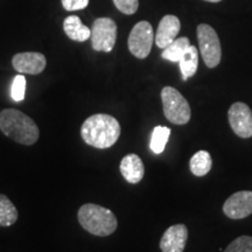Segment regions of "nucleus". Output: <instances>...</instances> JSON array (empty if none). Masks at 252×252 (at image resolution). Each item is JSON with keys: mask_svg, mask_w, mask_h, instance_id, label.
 I'll list each match as a JSON object with an SVG mask.
<instances>
[{"mask_svg": "<svg viewBox=\"0 0 252 252\" xmlns=\"http://www.w3.org/2000/svg\"><path fill=\"white\" fill-rule=\"evenodd\" d=\"M121 124L117 119L105 113L90 116L81 126V137L94 149H109L117 143L121 135Z\"/></svg>", "mask_w": 252, "mask_h": 252, "instance_id": "f257e3e1", "label": "nucleus"}, {"mask_svg": "<svg viewBox=\"0 0 252 252\" xmlns=\"http://www.w3.org/2000/svg\"><path fill=\"white\" fill-rule=\"evenodd\" d=\"M0 130L15 143L26 146L35 144L40 135L35 122L17 109H5L0 112Z\"/></svg>", "mask_w": 252, "mask_h": 252, "instance_id": "f03ea898", "label": "nucleus"}, {"mask_svg": "<svg viewBox=\"0 0 252 252\" xmlns=\"http://www.w3.org/2000/svg\"><path fill=\"white\" fill-rule=\"evenodd\" d=\"M78 222L82 228L94 236L105 237L116 231L118 226L115 214L98 204L87 203L78 209Z\"/></svg>", "mask_w": 252, "mask_h": 252, "instance_id": "7ed1b4c3", "label": "nucleus"}, {"mask_svg": "<svg viewBox=\"0 0 252 252\" xmlns=\"http://www.w3.org/2000/svg\"><path fill=\"white\" fill-rule=\"evenodd\" d=\"M163 115L169 122L176 125H185L190 121V106L178 90L165 87L161 90Z\"/></svg>", "mask_w": 252, "mask_h": 252, "instance_id": "20e7f679", "label": "nucleus"}, {"mask_svg": "<svg viewBox=\"0 0 252 252\" xmlns=\"http://www.w3.org/2000/svg\"><path fill=\"white\" fill-rule=\"evenodd\" d=\"M197 40L200 53L207 67H217L222 59V47L216 31L207 24L198 25Z\"/></svg>", "mask_w": 252, "mask_h": 252, "instance_id": "39448f33", "label": "nucleus"}, {"mask_svg": "<svg viewBox=\"0 0 252 252\" xmlns=\"http://www.w3.org/2000/svg\"><path fill=\"white\" fill-rule=\"evenodd\" d=\"M90 39L91 46L96 52H111L117 40V25L110 18L96 19Z\"/></svg>", "mask_w": 252, "mask_h": 252, "instance_id": "423d86ee", "label": "nucleus"}, {"mask_svg": "<svg viewBox=\"0 0 252 252\" xmlns=\"http://www.w3.org/2000/svg\"><path fill=\"white\" fill-rule=\"evenodd\" d=\"M153 42L154 32L152 25L147 21H140L135 24L127 40L131 54L137 59H146L150 55Z\"/></svg>", "mask_w": 252, "mask_h": 252, "instance_id": "0eeeda50", "label": "nucleus"}, {"mask_svg": "<svg viewBox=\"0 0 252 252\" xmlns=\"http://www.w3.org/2000/svg\"><path fill=\"white\" fill-rule=\"evenodd\" d=\"M228 119L231 130L238 137H252V112L245 103L236 102L230 106Z\"/></svg>", "mask_w": 252, "mask_h": 252, "instance_id": "6e6552de", "label": "nucleus"}, {"mask_svg": "<svg viewBox=\"0 0 252 252\" xmlns=\"http://www.w3.org/2000/svg\"><path fill=\"white\" fill-rule=\"evenodd\" d=\"M223 213L231 220H242L252 214V191L242 190L232 194L223 204Z\"/></svg>", "mask_w": 252, "mask_h": 252, "instance_id": "1a4fd4ad", "label": "nucleus"}, {"mask_svg": "<svg viewBox=\"0 0 252 252\" xmlns=\"http://www.w3.org/2000/svg\"><path fill=\"white\" fill-rule=\"evenodd\" d=\"M12 65L20 74L37 75L45 70L47 60L46 56L41 53H19L12 59Z\"/></svg>", "mask_w": 252, "mask_h": 252, "instance_id": "9d476101", "label": "nucleus"}, {"mask_svg": "<svg viewBox=\"0 0 252 252\" xmlns=\"http://www.w3.org/2000/svg\"><path fill=\"white\" fill-rule=\"evenodd\" d=\"M188 239V229L185 224L169 226L162 235L160 249L162 252H184Z\"/></svg>", "mask_w": 252, "mask_h": 252, "instance_id": "9b49d317", "label": "nucleus"}, {"mask_svg": "<svg viewBox=\"0 0 252 252\" xmlns=\"http://www.w3.org/2000/svg\"><path fill=\"white\" fill-rule=\"evenodd\" d=\"M180 28L181 24L178 17L171 14L165 15L159 23L156 36H154L156 45L161 49L166 48L176 39L179 32H180Z\"/></svg>", "mask_w": 252, "mask_h": 252, "instance_id": "f8f14e48", "label": "nucleus"}, {"mask_svg": "<svg viewBox=\"0 0 252 252\" xmlns=\"http://www.w3.org/2000/svg\"><path fill=\"white\" fill-rule=\"evenodd\" d=\"M121 173L124 179L130 184H138L143 180L145 175V166L139 156L131 153L125 156L121 161Z\"/></svg>", "mask_w": 252, "mask_h": 252, "instance_id": "ddd939ff", "label": "nucleus"}, {"mask_svg": "<svg viewBox=\"0 0 252 252\" xmlns=\"http://www.w3.org/2000/svg\"><path fill=\"white\" fill-rule=\"evenodd\" d=\"M63 30L70 40L77 42H84L91 36V30L86 25L82 24L81 19L76 15L67 17L63 21Z\"/></svg>", "mask_w": 252, "mask_h": 252, "instance_id": "4468645a", "label": "nucleus"}, {"mask_svg": "<svg viewBox=\"0 0 252 252\" xmlns=\"http://www.w3.org/2000/svg\"><path fill=\"white\" fill-rule=\"evenodd\" d=\"M179 65H180L182 80L184 81H187L189 77L194 76L196 74L198 67V50L196 49V47L191 45L188 47L184 56L179 61Z\"/></svg>", "mask_w": 252, "mask_h": 252, "instance_id": "2eb2a0df", "label": "nucleus"}, {"mask_svg": "<svg viewBox=\"0 0 252 252\" xmlns=\"http://www.w3.org/2000/svg\"><path fill=\"white\" fill-rule=\"evenodd\" d=\"M213 166V159L207 151H198L191 157L189 161V168L196 176H204L210 172Z\"/></svg>", "mask_w": 252, "mask_h": 252, "instance_id": "dca6fc26", "label": "nucleus"}, {"mask_svg": "<svg viewBox=\"0 0 252 252\" xmlns=\"http://www.w3.org/2000/svg\"><path fill=\"white\" fill-rule=\"evenodd\" d=\"M189 46H190V41H189L188 37H179V39H175L171 45L163 48L161 54L162 59L171 62H179Z\"/></svg>", "mask_w": 252, "mask_h": 252, "instance_id": "f3484780", "label": "nucleus"}, {"mask_svg": "<svg viewBox=\"0 0 252 252\" xmlns=\"http://www.w3.org/2000/svg\"><path fill=\"white\" fill-rule=\"evenodd\" d=\"M18 220V210L6 195L0 194V226H9Z\"/></svg>", "mask_w": 252, "mask_h": 252, "instance_id": "a211bd4d", "label": "nucleus"}, {"mask_svg": "<svg viewBox=\"0 0 252 252\" xmlns=\"http://www.w3.org/2000/svg\"><path fill=\"white\" fill-rule=\"evenodd\" d=\"M171 135V128L166 127V126H156L151 135V143L150 147L153 153L160 154L165 150L167 141Z\"/></svg>", "mask_w": 252, "mask_h": 252, "instance_id": "6ab92c4d", "label": "nucleus"}, {"mask_svg": "<svg viewBox=\"0 0 252 252\" xmlns=\"http://www.w3.org/2000/svg\"><path fill=\"white\" fill-rule=\"evenodd\" d=\"M224 252H252L251 236H241L228 245Z\"/></svg>", "mask_w": 252, "mask_h": 252, "instance_id": "aec40b11", "label": "nucleus"}, {"mask_svg": "<svg viewBox=\"0 0 252 252\" xmlns=\"http://www.w3.org/2000/svg\"><path fill=\"white\" fill-rule=\"evenodd\" d=\"M25 93H26V78L24 75H17L12 82L11 87V97L15 102H21L25 99Z\"/></svg>", "mask_w": 252, "mask_h": 252, "instance_id": "412c9836", "label": "nucleus"}, {"mask_svg": "<svg viewBox=\"0 0 252 252\" xmlns=\"http://www.w3.org/2000/svg\"><path fill=\"white\" fill-rule=\"evenodd\" d=\"M113 4L122 13L131 15L139 7V0H113Z\"/></svg>", "mask_w": 252, "mask_h": 252, "instance_id": "4be33fe9", "label": "nucleus"}, {"mask_svg": "<svg viewBox=\"0 0 252 252\" xmlns=\"http://www.w3.org/2000/svg\"><path fill=\"white\" fill-rule=\"evenodd\" d=\"M65 11H80L89 5V0H61Z\"/></svg>", "mask_w": 252, "mask_h": 252, "instance_id": "5701e85b", "label": "nucleus"}, {"mask_svg": "<svg viewBox=\"0 0 252 252\" xmlns=\"http://www.w3.org/2000/svg\"><path fill=\"white\" fill-rule=\"evenodd\" d=\"M206 1H209V2H220V0H206Z\"/></svg>", "mask_w": 252, "mask_h": 252, "instance_id": "b1692460", "label": "nucleus"}]
</instances>
